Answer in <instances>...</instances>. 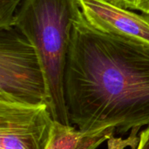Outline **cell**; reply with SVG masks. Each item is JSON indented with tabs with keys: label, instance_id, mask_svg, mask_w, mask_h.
Returning <instances> with one entry per match:
<instances>
[{
	"label": "cell",
	"instance_id": "cell-9",
	"mask_svg": "<svg viewBox=\"0 0 149 149\" xmlns=\"http://www.w3.org/2000/svg\"><path fill=\"white\" fill-rule=\"evenodd\" d=\"M111 3L126 10H141L149 15V0H107Z\"/></svg>",
	"mask_w": 149,
	"mask_h": 149
},
{
	"label": "cell",
	"instance_id": "cell-1",
	"mask_svg": "<svg viewBox=\"0 0 149 149\" xmlns=\"http://www.w3.org/2000/svg\"><path fill=\"white\" fill-rule=\"evenodd\" d=\"M72 125L82 131L114 127L124 134L149 126V48L101 32L80 12L65 74Z\"/></svg>",
	"mask_w": 149,
	"mask_h": 149
},
{
	"label": "cell",
	"instance_id": "cell-2",
	"mask_svg": "<svg viewBox=\"0 0 149 149\" xmlns=\"http://www.w3.org/2000/svg\"><path fill=\"white\" fill-rule=\"evenodd\" d=\"M81 10L79 0H24L14 25L32 44L44 70L48 109L54 120L72 125L65 93V74L72 28Z\"/></svg>",
	"mask_w": 149,
	"mask_h": 149
},
{
	"label": "cell",
	"instance_id": "cell-7",
	"mask_svg": "<svg viewBox=\"0 0 149 149\" xmlns=\"http://www.w3.org/2000/svg\"><path fill=\"white\" fill-rule=\"evenodd\" d=\"M24 0H0V30L14 25L17 9Z\"/></svg>",
	"mask_w": 149,
	"mask_h": 149
},
{
	"label": "cell",
	"instance_id": "cell-6",
	"mask_svg": "<svg viewBox=\"0 0 149 149\" xmlns=\"http://www.w3.org/2000/svg\"><path fill=\"white\" fill-rule=\"evenodd\" d=\"M115 132L114 127L86 132L53 120L45 149H97L113 137Z\"/></svg>",
	"mask_w": 149,
	"mask_h": 149
},
{
	"label": "cell",
	"instance_id": "cell-10",
	"mask_svg": "<svg viewBox=\"0 0 149 149\" xmlns=\"http://www.w3.org/2000/svg\"><path fill=\"white\" fill-rule=\"evenodd\" d=\"M139 136L140 141L136 149H149V126L141 131Z\"/></svg>",
	"mask_w": 149,
	"mask_h": 149
},
{
	"label": "cell",
	"instance_id": "cell-8",
	"mask_svg": "<svg viewBox=\"0 0 149 149\" xmlns=\"http://www.w3.org/2000/svg\"><path fill=\"white\" fill-rule=\"evenodd\" d=\"M141 130H132L130 134L126 137H115L114 135L111 137L107 141V149H126L129 148L130 149H136L140 141V133Z\"/></svg>",
	"mask_w": 149,
	"mask_h": 149
},
{
	"label": "cell",
	"instance_id": "cell-4",
	"mask_svg": "<svg viewBox=\"0 0 149 149\" xmlns=\"http://www.w3.org/2000/svg\"><path fill=\"white\" fill-rule=\"evenodd\" d=\"M52 122L46 105L0 99V149H45Z\"/></svg>",
	"mask_w": 149,
	"mask_h": 149
},
{
	"label": "cell",
	"instance_id": "cell-5",
	"mask_svg": "<svg viewBox=\"0 0 149 149\" xmlns=\"http://www.w3.org/2000/svg\"><path fill=\"white\" fill-rule=\"evenodd\" d=\"M81 13L96 30L149 48V15H140L107 0H79Z\"/></svg>",
	"mask_w": 149,
	"mask_h": 149
},
{
	"label": "cell",
	"instance_id": "cell-3",
	"mask_svg": "<svg viewBox=\"0 0 149 149\" xmlns=\"http://www.w3.org/2000/svg\"><path fill=\"white\" fill-rule=\"evenodd\" d=\"M0 99L48 107L45 77L37 51L15 26L0 30Z\"/></svg>",
	"mask_w": 149,
	"mask_h": 149
}]
</instances>
